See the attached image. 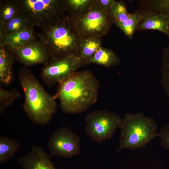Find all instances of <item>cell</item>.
<instances>
[{
    "mask_svg": "<svg viewBox=\"0 0 169 169\" xmlns=\"http://www.w3.org/2000/svg\"><path fill=\"white\" fill-rule=\"evenodd\" d=\"M99 82L89 70L75 71L59 84L54 96L64 113L75 114L87 110L97 100Z\"/></svg>",
    "mask_w": 169,
    "mask_h": 169,
    "instance_id": "6da1fadb",
    "label": "cell"
},
{
    "mask_svg": "<svg viewBox=\"0 0 169 169\" xmlns=\"http://www.w3.org/2000/svg\"><path fill=\"white\" fill-rule=\"evenodd\" d=\"M37 34L44 44L50 60L79 55L81 37L68 12Z\"/></svg>",
    "mask_w": 169,
    "mask_h": 169,
    "instance_id": "7a4b0ae2",
    "label": "cell"
},
{
    "mask_svg": "<svg viewBox=\"0 0 169 169\" xmlns=\"http://www.w3.org/2000/svg\"><path fill=\"white\" fill-rule=\"evenodd\" d=\"M18 79L25 95L23 108L34 123L47 124L51 120L57 109L54 96L48 93L38 79L26 67L20 69Z\"/></svg>",
    "mask_w": 169,
    "mask_h": 169,
    "instance_id": "3957f363",
    "label": "cell"
},
{
    "mask_svg": "<svg viewBox=\"0 0 169 169\" xmlns=\"http://www.w3.org/2000/svg\"><path fill=\"white\" fill-rule=\"evenodd\" d=\"M155 120L142 112L126 113L119 127L120 132L119 146L116 150H131L142 148L159 136Z\"/></svg>",
    "mask_w": 169,
    "mask_h": 169,
    "instance_id": "277c9868",
    "label": "cell"
},
{
    "mask_svg": "<svg viewBox=\"0 0 169 169\" xmlns=\"http://www.w3.org/2000/svg\"><path fill=\"white\" fill-rule=\"evenodd\" d=\"M31 25L40 28L54 22L68 12L64 0H14Z\"/></svg>",
    "mask_w": 169,
    "mask_h": 169,
    "instance_id": "5b68a950",
    "label": "cell"
},
{
    "mask_svg": "<svg viewBox=\"0 0 169 169\" xmlns=\"http://www.w3.org/2000/svg\"><path fill=\"white\" fill-rule=\"evenodd\" d=\"M69 15L81 38L102 37L108 33L114 23L110 14L97 5L95 2L83 13L74 15Z\"/></svg>",
    "mask_w": 169,
    "mask_h": 169,
    "instance_id": "8992f818",
    "label": "cell"
},
{
    "mask_svg": "<svg viewBox=\"0 0 169 169\" xmlns=\"http://www.w3.org/2000/svg\"><path fill=\"white\" fill-rule=\"evenodd\" d=\"M121 120L117 113L105 110H95L86 116L85 131L94 141L101 142L112 137Z\"/></svg>",
    "mask_w": 169,
    "mask_h": 169,
    "instance_id": "52a82bcc",
    "label": "cell"
},
{
    "mask_svg": "<svg viewBox=\"0 0 169 169\" xmlns=\"http://www.w3.org/2000/svg\"><path fill=\"white\" fill-rule=\"evenodd\" d=\"M78 56L70 55L50 60L42 68L41 77L49 87L60 84L82 66Z\"/></svg>",
    "mask_w": 169,
    "mask_h": 169,
    "instance_id": "ba28073f",
    "label": "cell"
},
{
    "mask_svg": "<svg viewBox=\"0 0 169 169\" xmlns=\"http://www.w3.org/2000/svg\"><path fill=\"white\" fill-rule=\"evenodd\" d=\"M49 155L71 158L80 153L81 141L76 133L67 127L56 130L48 144Z\"/></svg>",
    "mask_w": 169,
    "mask_h": 169,
    "instance_id": "9c48e42d",
    "label": "cell"
},
{
    "mask_svg": "<svg viewBox=\"0 0 169 169\" xmlns=\"http://www.w3.org/2000/svg\"><path fill=\"white\" fill-rule=\"evenodd\" d=\"M15 60L26 67L39 64L44 65L50 60L47 50L39 39L11 51Z\"/></svg>",
    "mask_w": 169,
    "mask_h": 169,
    "instance_id": "30bf717a",
    "label": "cell"
},
{
    "mask_svg": "<svg viewBox=\"0 0 169 169\" xmlns=\"http://www.w3.org/2000/svg\"><path fill=\"white\" fill-rule=\"evenodd\" d=\"M50 157L41 147L34 146L28 154L20 157L18 161L23 169H56Z\"/></svg>",
    "mask_w": 169,
    "mask_h": 169,
    "instance_id": "8fae6325",
    "label": "cell"
},
{
    "mask_svg": "<svg viewBox=\"0 0 169 169\" xmlns=\"http://www.w3.org/2000/svg\"><path fill=\"white\" fill-rule=\"evenodd\" d=\"M139 10L141 17L137 30H157L169 36V23L164 15L154 12Z\"/></svg>",
    "mask_w": 169,
    "mask_h": 169,
    "instance_id": "7c38bea8",
    "label": "cell"
},
{
    "mask_svg": "<svg viewBox=\"0 0 169 169\" xmlns=\"http://www.w3.org/2000/svg\"><path fill=\"white\" fill-rule=\"evenodd\" d=\"M37 39L33 26L7 35L4 46L10 51L17 49Z\"/></svg>",
    "mask_w": 169,
    "mask_h": 169,
    "instance_id": "4fadbf2b",
    "label": "cell"
},
{
    "mask_svg": "<svg viewBox=\"0 0 169 169\" xmlns=\"http://www.w3.org/2000/svg\"><path fill=\"white\" fill-rule=\"evenodd\" d=\"M102 37L81 38L79 56L83 66L88 64L90 59L102 47Z\"/></svg>",
    "mask_w": 169,
    "mask_h": 169,
    "instance_id": "5bb4252c",
    "label": "cell"
},
{
    "mask_svg": "<svg viewBox=\"0 0 169 169\" xmlns=\"http://www.w3.org/2000/svg\"><path fill=\"white\" fill-rule=\"evenodd\" d=\"M14 60L10 51L4 46H0V81L2 83L7 84L11 81Z\"/></svg>",
    "mask_w": 169,
    "mask_h": 169,
    "instance_id": "9a60e30c",
    "label": "cell"
},
{
    "mask_svg": "<svg viewBox=\"0 0 169 169\" xmlns=\"http://www.w3.org/2000/svg\"><path fill=\"white\" fill-rule=\"evenodd\" d=\"M120 60L112 50L102 47L90 59L88 64L94 63L110 68L118 65Z\"/></svg>",
    "mask_w": 169,
    "mask_h": 169,
    "instance_id": "2e32d148",
    "label": "cell"
},
{
    "mask_svg": "<svg viewBox=\"0 0 169 169\" xmlns=\"http://www.w3.org/2000/svg\"><path fill=\"white\" fill-rule=\"evenodd\" d=\"M19 144L16 141L3 136H0V163L2 164L13 158Z\"/></svg>",
    "mask_w": 169,
    "mask_h": 169,
    "instance_id": "e0dca14e",
    "label": "cell"
},
{
    "mask_svg": "<svg viewBox=\"0 0 169 169\" xmlns=\"http://www.w3.org/2000/svg\"><path fill=\"white\" fill-rule=\"evenodd\" d=\"M139 4L143 10L154 12L163 15L169 23V0H141Z\"/></svg>",
    "mask_w": 169,
    "mask_h": 169,
    "instance_id": "ac0fdd59",
    "label": "cell"
},
{
    "mask_svg": "<svg viewBox=\"0 0 169 169\" xmlns=\"http://www.w3.org/2000/svg\"><path fill=\"white\" fill-rule=\"evenodd\" d=\"M21 13L14 0H0V24H4Z\"/></svg>",
    "mask_w": 169,
    "mask_h": 169,
    "instance_id": "d6986e66",
    "label": "cell"
},
{
    "mask_svg": "<svg viewBox=\"0 0 169 169\" xmlns=\"http://www.w3.org/2000/svg\"><path fill=\"white\" fill-rule=\"evenodd\" d=\"M141 17V13L138 10L130 14L129 18L126 21L115 24L129 38L131 39L135 32L137 30Z\"/></svg>",
    "mask_w": 169,
    "mask_h": 169,
    "instance_id": "ffe728a7",
    "label": "cell"
},
{
    "mask_svg": "<svg viewBox=\"0 0 169 169\" xmlns=\"http://www.w3.org/2000/svg\"><path fill=\"white\" fill-rule=\"evenodd\" d=\"M1 24L7 35L20 31L32 26L21 13L4 24Z\"/></svg>",
    "mask_w": 169,
    "mask_h": 169,
    "instance_id": "44dd1931",
    "label": "cell"
},
{
    "mask_svg": "<svg viewBox=\"0 0 169 169\" xmlns=\"http://www.w3.org/2000/svg\"><path fill=\"white\" fill-rule=\"evenodd\" d=\"M68 13L71 15L79 14L85 12L95 3V0H64Z\"/></svg>",
    "mask_w": 169,
    "mask_h": 169,
    "instance_id": "7402d4cb",
    "label": "cell"
},
{
    "mask_svg": "<svg viewBox=\"0 0 169 169\" xmlns=\"http://www.w3.org/2000/svg\"><path fill=\"white\" fill-rule=\"evenodd\" d=\"M130 14L128 12L123 2L114 1L110 11V14L114 23L126 21L129 18Z\"/></svg>",
    "mask_w": 169,
    "mask_h": 169,
    "instance_id": "603a6c76",
    "label": "cell"
},
{
    "mask_svg": "<svg viewBox=\"0 0 169 169\" xmlns=\"http://www.w3.org/2000/svg\"><path fill=\"white\" fill-rule=\"evenodd\" d=\"M20 94L16 89L6 90L0 89V113L10 106L15 100L19 98Z\"/></svg>",
    "mask_w": 169,
    "mask_h": 169,
    "instance_id": "cb8c5ba5",
    "label": "cell"
},
{
    "mask_svg": "<svg viewBox=\"0 0 169 169\" xmlns=\"http://www.w3.org/2000/svg\"><path fill=\"white\" fill-rule=\"evenodd\" d=\"M167 46L163 49L161 82L165 91L169 99V36Z\"/></svg>",
    "mask_w": 169,
    "mask_h": 169,
    "instance_id": "d4e9b609",
    "label": "cell"
},
{
    "mask_svg": "<svg viewBox=\"0 0 169 169\" xmlns=\"http://www.w3.org/2000/svg\"><path fill=\"white\" fill-rule=\"evenodd\" d=\"M162 146L169 151V124L164 125L159 132Z\"/></svg>",
    "mask_w": 169,
    "mask_h": 169,
    "instance_id": "484cf974",
    "label": "cell"
},
{
    "mask_svg": "<svg viewBox=\"0 0 169 169\" xmlns=\"http://www.w3.org/2000/svg\"><path fill=\"white\" fill-rule=\"evenodd\" d=\"M114 0H95V4L110 14V11Z\"/></svg>",
    "mask_w": 169,
    "mask_h": 169,
    "instance_id": "4316f807",
    "label": "cell"
}]
</instances>
